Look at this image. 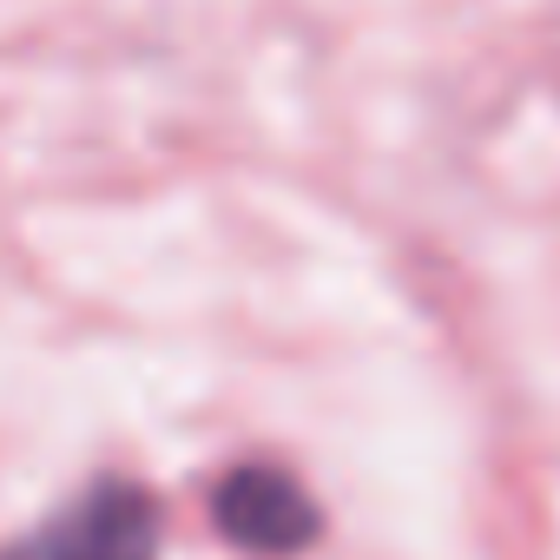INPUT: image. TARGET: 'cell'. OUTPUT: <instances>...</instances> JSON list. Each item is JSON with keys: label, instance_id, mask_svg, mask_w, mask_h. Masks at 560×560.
<instances>
[{"label": "cell", "instance_id": "obj_1", "mask_svg": "<svg viewBox=\"0 0 560 560\" xmlns=\"http://www.w3.org/2000/svg\"><path fill=\"white\" fill-rule=\"evenodd\" d=\"M0 560H159V501L139 481H93Z\"/></svg>", "mask_w": 560, "mask_h": 560}, {"label": "cell", "instance_id": "obj_2", "mask_svg": "<svg viewBox=\"0 0 560 560\" xmlns=\"http://www.w3.org/2000/svg\"><path fill=\"white\" fill-rule=\"evenodd\" d=\"M211 521H218V534L231 547L264 553V560L304 553L324 534V514H317L311 488L277 462H237L211 494Z\"/></svg>", "mask_w": 560, "mask_h": 560}]
</instances>
